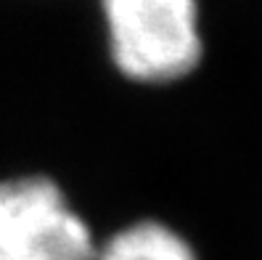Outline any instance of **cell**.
I'll return each mask as SVG.
<instances>
[{
    "mask_svg": "<svg viewBox=\"0 0 262 260\" xmlns=\"http://www.w3.org/2000/svg\"><path fill=\"white\" fill-rule=\"evenodd\" d=\"M106 51L135 85H175L202 67L199 0H98Z\"/></svg>",
    "mask_w": 262,
    "mask_h": 260,
    "instance_id": "cell-1",
    "label": "cell"
},
{
    "mask_svg": "<svg viewBox=\"0 0 262 260\" xmlns=\"http://www.w3.org/2000/svg\"><path fill=\"white\" fill-rule=\"evenodd\" d=\"M96 236L48 175L0 181V260H93Z\"/></svg>",
    "mask_w": 262,
    "mask_h": 260,
    "instance_id": "cell-2",
    "label": "cell"
},
{
    "mask_svg": "<svg viewBox=\"0 0 262 260\" xmlns=\"http://www.w3.org/2000/svg\"><path fill=\"white\" fill-rule=\"evenodd\" d=\"M93 260H199V255L172 226L162 221H138L106 239Z\"/></svg>",
    "mask_w": 262,
    "mask_h": 260,
    "instance_id": "cell-3",
    "label": "cell"
}]
</instances>
